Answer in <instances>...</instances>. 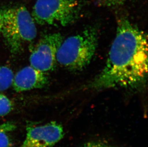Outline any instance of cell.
I'll return each mask as SVG.
<instances>
[{"instance_id": "6da1fadb", "label": "cell", "mask_w": 148, "mask_h": 147, "mask_svg": "<svg viewBox=\"0 0 148 147\" xmlns=\"http://www.w3.org/2000/svg\"><path fill=\"white\" fill-rule=\"evenodd\" d=\"M147 73V35L128 20L121 18L117 22L106 65L88 88H137L145 82Z\"/></svg>"}, {"instance_id": "7a4b0ae2", "label": "cell", "mask_w": 148, "mask_h": 147, "mask_svg": "<svg viewBox=\"0 0 148 147\" xmlns=\"http://www.w3.org/2000/svg\"><path fill=\"white\" fill-rule=\"evenodd\" d=\"M98 41V32L92 27L64 39L58 51L57 62L71 71H82L91 62Z\"/></svg>"}, {"instance_id": "3957f363", "label": "cell", "mask_w": 148, "mask_h": 147, "mask_svg": "<svg viewBox=\"0 0 148 147\" xmlns=\"http://www.w3.org/2000/svg\"><path fill=\"white\" fill-rule=\"evenodd\" d=\"M0 14L1 33L11 52L16 54L25 44L36 37L35 22L28 10L23 6L6 9Z\"/></svg>"}, {"instance_id": "277c9868", "label": "cell", "mask_w": 148, "mask_h": 147, "mask_svg": "<svg viewBox=\"0 0 148 147\" xmlns=\"http://www.w3.org/2000/svg\"><path fill=\"white\" fill-rule=\"evenodd\" d=\"M80 9L78 0H37L31 15L41 25L66 27L77 19Z\"/></svg>"}, {"instance_id": "5b68a950", "label": "cell", "mask_w": 148, "mask_h": 147, "mask_svg": "<svg viewBox=\"0 0 148 147\" xmlns=\"http://www.w3.org/2000/svg\"><path fill=\"white\" fill-rule=\"evenodd\" d=\"M64 40L60 33H49L44 35L31 52L30 66L45 73L54 69L57 63L58 51Z\"/></svg>"}, {"instance_id": "8992f818", "label": "cell", "mask_w": 148, "mask_h": 147, "mask_svg": "<svg viewBox=\"0 0 148 147\" xmlns=\"http://www.w3.org/2000/svg\"><path fill=\"white\" fill-rule=\"evenodd\" d=\"M64 135L63 127L52 121L43 125H29L27 135L19 147H51L60 142Z\"/></svg>"}, {"instance_id": "52a82bcc", "label": "cell", "mask_w": 148, "mask_h": 147, "mask_svg": "<svg viewBox=\"0 0 148 147\" xmlns=\"http://www.w3.org/2000/svg\"><path fill=\"white\" fill-rule=\"evenodd\" d=\"M49 79L45 73L31 66L26 67L16 74L13 79V88L17 92L41 88L48 84Z\"/></svg>"}, {"instance_id": "ba28073f", "label": "cell", "mask_w": 148, "mask_h": 147, "mask_svg": "<svg viewBox=\"0 0 148 147\" xmlns=\"http://www.w3.org/2000/svg\"><path fill=\"white\" fill-rule=\"evenodd\" d=\"M14 78V73L10 68L0 65V91L10 88L13 84Z\"/></svg>"}, {"instance_id": "9c48e42d", "label": "cell", "mask_w": 148, "mask_h": 147, "mask_svg": "<svg viewBox=\"0 0 148 147\" xmlns=\"http://www.w3.org/2000/svg\"><path fill=\"white\" fill-rule=\"evenodd\" d=\"M14 124L11 122L0 125V147H11V142L7 132L16 129Z\"/></svg>"}, {"instance_id": "30bf717a", "label": "cell", "mask_w": 148, "mask_h": 147, "mask_svg": "<svg viewBox=\"0 0 148 147\" xmlns=\"http://www.w3.org/2000/svg\"><path fill=\"white\" fill-rule=\"evenodd\" d=\"M13 110V105L10 99L0 93V116L7 115Z\"/></svg>"}, {"instance_id": "8fae6325", "label": "cell", "mask_w": 148, "mask_h": 147, "mask_svg": "<svg viewBox=\"0 0 148 147\" xmlns=\"http://www.w3.org/2000/svg\"><path fill=\"white\" fill-rule=\"evenodd\" d=\"M102 5H105L109 7H115L121 5L129 0H97Z\"/></svg>"}, {"instance_id": "7c38bea8", "label": "cell", "mask_w": 148, "mask_h": 147, "mask_svg": "<svg viewBox=\"0 0 148 147\" xmlns=\"http://www.w3.org/2000/svg\"><path fill=\"white\" fill-rule=\"evenodd\" d=\"M82 147H114L111 146L110 145L106 143H103V142H90L86 144Z\"/></svg>"}, {"instance_id": "4fadbf2b", "label": "cell", "mask_w": 148, "mask_h": 147, "mask_svg": "<svg viewBox=\"0 0 148 147\" xmlns=\"http://www.w3.org/2000/svg\"><path fill=\"white\" fill-rule=\"evenodd\" d=\"M1 14H0V35L1 33Z\"/></svg>"}]
</instances>
